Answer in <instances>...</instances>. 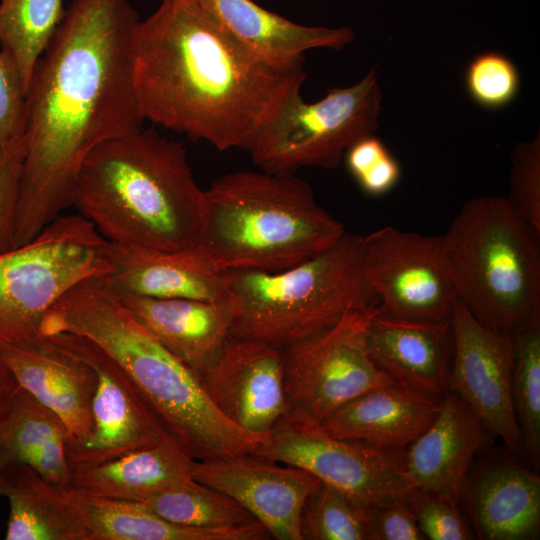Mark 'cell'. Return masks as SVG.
<instances>
[{
	"label": "cell",
	"mask_w": 540,
	"mask_h": 540,
	"mask_svg": "<svg viewBox=\"0 0 540 540\" xmlns=\"http://www.w3.org/2000/svg\"><path fill=\"white\" fill-rule=\"evenodd\" d=\"M86 540H261L269 533L259 522L231 529H203L171 523L128 500L97 496L69 486Z\"/></svg>",
	"instance_id": "cell-27"
},
{
	"label": "cell",
	"mask_w": 540,
	"mask_h": 540,
	"mask_svg": "<svg viewBox=\"0 0 540 540\" xmlns=\"http://www.w3.org/2000/svg\"><path fill=\"white\" fill-rule=\"evenodd\" d=\"M441 401L395 381L355 397L319 424L339 439L406 449L434 421Z\"/></svg>",
	"instance_id": "cell-22"
},
{
	"label": "cell",
	"mask_w": 540,
	"mask_h": 540,
	"mask_svg": "<svg viewBox=\"0 0 540 540\" xmlns=\"http://www.w3.org/2000/svg\"><path fill=\"white\" fill-rule=\"evenodd\" d=\"M68 438L63 420L20 387L11 410L0 425V446L9 461L26 464L49 482L68 487Z\"/></svg>",
	"instance_id": "cell-28"
},
{
	"label": "cell",
	"mask_w": 540,
	"mask_h": 540,
	"mask_svg": "<svg viewBox=\"0 0 540 540\" xmlns=\"http://www.w3.org/2000/svg\"><path fill=\"white\" fill-rule=\"evenodd\" d=\"M475 535L484 540H535L540 533V477L510 458L493 456L468 488Z\"/></svg>",
	"instance_id": "cell-24"
},
{
	"label": "cell",
	"mask_w": 540,
	"mask_h": 540,
	"mask_svg": "<svg viewBox=\"0 0 540 540\" xmlns=\"http://www.w3.org/2000/svg\"><path fill=\"white\" fill-rule=\"evenodd\" d=\"M362 240L364 271L380 314L414 321L451 317L457 297L443 235L384 226Z\"/></svg>",
	"instance_id": "cell-12"
},
{
	"label": "cell",
	"mask_w": 540,
	"mask_h": 540,
	"mask_svg": "<svg viewBox=\"0 0 540 540\" xmlns=\"http://www.w3.org/2000/svg\"><path fill=\"white\" fill-rule=\"evenodd\" d=\"M417 525L430 540H468L473 533L458 503L425 490L414 488L406 496Z\"/></svg>",
	"instance_id": "cell-35"
},
{
	"label": "cell",
	"mask_w": 540,
	"mask_h": 540,
	"mask_svg": "<svg viewBox=\"0 0 540 540\" xmlns=\"http://www.w3.org/2000/svg\"><path fill=\"white\" fill-rule=\"evenodd\" d=\"M510 191L513 209L540 232V142L519 143L512 153Z\"/></svg>",
	"instance_id": "cell-36"
},
{
	"label": "cell",
	"mask_w": 540,
	"mask_h": 540,
	"mask_svg": "<svg viewBox=\"0 0 540 540\" xmlns=\"http://www.w3.org/2000/svg\"><path fill=\"white\" fill-rule=\"evenodd\" d=\"M47 337L84 360L97 377L92 430L86 438L66 444L70 470L118 459L170 436L127 373L102 348L78 334Z\"/></svg>",
	"instance_id": "cell-13"
},
{
	"label": "cell",
	"mask_w": 540,
	"mask_h": 540,
	"mask_svg": "<svg viewBox=\"0 0 540 540\" xmlns=\"http://www.w3.org/2000/svg\"><path fill=\"white\" fill-rule=\"evenodd\" d=\"M129 0H73L26 92V155L16 246L71 206L79 169L98 145L143 128L134 89Z\"/></svg>",
	"instance_id": "cell-1"
},
{
	"label": "cell",
	"mask_w": 540,
	"mask_h": 540,
	"mask_svg": "<svg viewBox=\"0 0 540 540\" xmlns=\"http://www.w3.org/2000/svg\"><path fill=\"white\" fill-rule=\"evenodd\" d=\"M377 307L352 311L282 350L290 409L320 423L355 397L395 382L375 365L366 348V327Z\"/></svg>",
	"instance_id": "cell-11"
},
{
	"label": "cell",
	"mask_w": 540,
	"mask_h": 540,
	"mask_svg": "<svg viewBox=\"0 0 540 540\" xmlns=\"http://www.w3.org/2000/svg\"><path fill=\"white\" fill-rule=\"evenodd\" d=\"M193 459L171 436L118 459L70 470L69 486L112 499L140 502L193 478Z\"/></svg>",
	"instance_id": "cell-26"
},
{
	"label": "cell",
	"mask_w": 540,
	"mask_h": 540,
	"mask_svg": "<svg viewBox=\"0 0 540 540\" xmlns=\"http://www.w3.org/2000/svg\"><path fill=\"white\" fill-rule=\"evenodd\" d=\"M134 318L196 375L203 372L230 339L234 306L229 298L119 296Z\"/></svg>",
	"instance_id": "cell-23"
},
{
	"label": "cell",
	"mask_w": 540,
	"mask_h": 540,
	"mask_svg": "<svg viewBox=\"0 0 540 540\" xmlns=\"http://www.w3.org/2000/svg\"><path fill=\"white\" fill-rule=\"evenodd\" d=\"M457 299L511 332L540 309V232L503 196L468 200L443 235Z\"/></svg>",
	"instance_id": "cell-7"
},
{
	"label": "cell",
	"mask_w": 540,
	"mask_h": 540,
	"mask_svg": "<svg viewBox=\"0 0 540 540\" xmlns=\"http://www.w3.org/2000/svg\"><path fill=\"white\" fill-rule=\"evenodd\" d=\"M134 89L142 118L220 151H249L303 69L282 72L187 0H160L134 32Z\"/></svg>",
	"instance_id": "cell-2"
},
{
	"label": "cell",
	"mask_w": 540,
	"mask_h": 540,
	"mask_svg": "<svg viewBox=\"0 0 540 540\" xmlns=\"http://www.w3.org/2000/svg\"><path fill=\"white\" fill-rule=\"evenodd\" d=\"M25 155V132L0 145V254L16 247V220Z\"/></svg>",
	"instance_id": "cell-37"
},
{
	"label": "cell",
	"mask_w": 540,
	"mask_h": 540,
	"mask_svg": "<svg viewBox=\"0 0 540 540\" xmlns=\"http://www.w3.org/2000/svg\"><path fill=\"white\" fill-rule=\"evenodd\" d=\"M204 17L282 72L303 69L304 53L340 50L355 39L349 27L305 26L252 0H187Z\"/></svg>",
	"instance_id": "cell-17"
},
{
	"label": "cell",
	"mask_w": 540,
	"mask_h": 540,
	"mask_svg": "<svg viewBox=\"0 0 540 540\" xmlns=\"http://www.w3.org/2000/svg\"><path fill=\"white\" fill-rule=\"evenodd\" d=\"M363 257L362 236L345 232L324 251L281 271H224L234 306L231 337L283 350L352 311L378 306Z\"/></svg>",
	"instance_id": "cell-6"
},
{
	"label": "cell",
	"mask_w": 540,
	"mask_h": 540,
	"mask_svg": "<svg viewBox=\"0 0 540 540\" xmlns=\"http://www.w3.org/2000/svg\"><path fill=\"white\" fill-rule=\"evenodd\" d=\"M300 531L302 540H368L366 509L320 481L305 501Z\"/></svg>",
	"instance_id": "cell-32"
},
{
	"label": "cell",
	"mask_w": 540,
	"mask_h": 540,
	"mask_svg": "<svg viewBox=\"0 0 540 540\" xmlns=\"http://www.w3.org/2000/svg\"><path fill=\"white\" fill-rule=\"evenodd\" d=\"M489 434L467 404L447 392L434 421L405 450L406 472L413 489L458 503L471 464L487 446Z\"/></svg>",
	"instance_id": "cell-18"
},
{
	"label": "cell",
	"mask_w": 540,
	"mask_h": 540,
	"mask_svg": "<svg viewBox=\"0 0 540 540\" xmlns=\"http://www.w3.org/2000/svg\"><path fill=\"white\" fill-rule=\"evenodd\" d=\"M108 242L165 251L198 247L206 211L182 143L141 128L83 161L71 206Z\"/></svg>",
	"instance_id": "cell-4"
},
{
	"label": "cell",
	"mask_w": 540,
	"mask_h": 540,
	"mask_svg": "<svg viewBox=\"0 0 540 540\" xmlns=\"http://www.w3.org/2000/svg\"><path fill=\"white\" fill-rule=\"evenodd\" d=\"M197 376L218 410L249 432L266 434L289 411L282 350L265 342L230 337Z\"/></svg>",
	"instance_id": "cell-15"
},
{
	"label": "cell",
	"mask_w": 540,
	"mask_h": 540,
	"mask_svg": "<svg viewBox=\"0 0 540 540\" xmlns=\"http://www.w3.org/2000/svg\"><path fill=\"white\" fill-rule=\"evenodd\" d=\"M64 0H0V45L15 59L27 92L34 68L66 12Z\"/></svg>",
	"instance_id": "cell-30"
},
{
	"label": "cell",
	"mask_w": 540,
	"mask_h": 540,
	"mask_svg": "<svg viewBox=\"0 0 540 540\" xmlns=\"http://www.w3.org/2000/svg\"><path fill=\"white\" fill-rule=\"evenodd\" d=\"M513 338L512 398L523 452L540 467V309L516 327Z\"/></svg>",
	"instance_id": "cell-31"
},
{
	"label": "cell",
	"mask_w": 540,
	"mask_h": 540,
	"mask_svg": "<svg viewBox=\"0 0 540 540\" xmlns=\"http://www.w3.org/2000/svg\"><path fill=\"white\" fill-rule=\"evenodd\" d=\"M450 320L453 353L448 392L461 398L490 434L509 449L522 451L512 398V333L481 324L458 299Z\"/></svg>",
	"instance_id": "cell-14"
},
{
	"label": "cell",
	"mask_w": 540,
	"mask_h": 540,
	"mask_svg": "<svg viewBox=\"0 0 540 540\" xmlns=\"http://www.w3.org/2000/svg\"><path fill=\"white\" fill-rule=\"evenodd\" d=\"M464 85L479 107L498 110L509 105L520 89V74L514 62L497 51L475 55L468 63Z\"/></svg>",
	"instance_id": "cell-33"
},
{
	"label": "cell",
	"mask_w": 540,
	"mask_h": 540,
	"mask_svg": "<svg viewBox=\"0 0 540 540\" xmlns=\"http://www.w3.org/2000/svg\"><path fill=\"white\" fill-rule=\"evenodd\" d=\"M108 241L80 214L60 215L0 254V350L43 339V319L80 281L109 273Z\"/></svg>",
	"instance_id": "cell-8"
},
{
	"label": "cell",
	"mask_w": 540,
	"mask_h": 540,
	"mask_svg": "<svg viewBox=\"0 0 540 540\" xmlns=\"http://www.w3.org/2000/svg\"><path fill=\"white\" fill-rule=\"evenodd\" d=\"M10 461L3 450V448L0 446V471L3 469V467L8 464Z\"/></svg>",
	"instance_id": "cell-41"
},
{
	"label": "cell",
	"mask_w": 540,
	"mask_h": 540,
	"mask_svg": "<svg viewBox=\"0 0 540 540\" xmlns=\"http://www.w3.org/2000/svg\"><path fill=\"white\" fill-rule=\"evenodd\" d=\"M303 83L285 92L248 151L260 170L335 168L353 143L377 130L382 93L375 67L354 85L331 88L313 103L301 97Z\"/></svg>",
	"instance_id": "cell-9"
},
{
	"label": "cell",
	"mask_w": 540,
	"mask_h": 540,
	"mask_svg": "<svg viewBox=\"0 0 540 540\" xmlns=\"http://www.w3.org/2000/svg\"><path fill=\"white\" fill-rule=\"evenodd\" d=\"M405 450L333 437L319 423L289 408L252 455L301 468L368 509L405 498L413 489Z\"/></svg>",
	"instance_id": "cell-10"
},
{
	"label": "cell",
	"mask_w": 540,
	"mask_h": 540,
	"mask_svg": "<svg viewBox=\"0 0 540 540\" xmlns=\"http://www.w3.org/2000/svg\"><path fill=\"white\" fill-rule=\"evenodd\" d=\"M0 358L22 389L63 420L68 441L90 434L97 377L89 364L47 336L28 347L2 349Z\"/></svg>",
	"instance_id": "cell-19"
},
{
	"label": "cell",
	"mask_w": 540,
	"mask_h": 540,
	"mask_svg": "<svg viewBox=\"0 0 540 540\" xmlns=\"http://www.w3.org/2000/svg\"><path fill=\"white\" fill-rule=\"evenodd\" d=\"M20 386L0 358V425L11 410Z\"/></svg>",
	"instance_id": "cell-40"
},
{
	"label": "cell",
	"mask_w": 540,
	"mask_h": 540,
	"mask_svg": "<svg viewBox=\"0 0 540 540\" xmlns=\"http://www.w3.org/2000/svg\"><path fill=\"white\" fill-rule=\"evenodd\" d=\"M82 335L130 377L168 435L195 460L252 454L265 434L249 432L222 414L199 377L167 350L123 305L107 274L86 278L46 313L41 334Z\"/></svg>",
	"instance_id": "cell-3"
},
{
	"label": "cell",
	"mask_w": 540,
	"mask_h": 540,
	"mask_svg": "<svg viewBox=\"0 0 540 540\" xmlns=\"http://www.w3.org/2000/svg\"><path fill=\"white\" fill-rule=\"evenodd\" d=\"M108 281L119 295L206 301L230 296L228 278L195 248L165 251L108 242Z\"/></svg>",
	"instance_id": "cell-20"
},
{
	"label": "cell",
	"mask_w": 540,
	"mask_h": 540,
	"mask_svg": "<svg viewBox=\"0 0 540 540\" xmlns=\"http://www.w3.org/2000/svg\"><path fill=\"white\" fill-rule=\"evenodd\" d=\"M0 497L9 505L6 540H86L69 486L49 482L32 467L6 464L0 471Z\"/></svg>",
	"instance_id": "cell-25"
},
{
	"label": "cell",
	"mask_w": 540,
	"mask_h": 540,
	"mask_svg": "<svg viewBox=\"0 0 540 540\" xmlns=\"http://www.w3.org/2000/svg\"><path fill=\"white\" fill-rule=\"evenodd\" d=\"M193 478L234 499L279 540H302V510L320 483L301 468L252 454L196 460Z\"/></svg>",
	"instance_id": "cell-16"
},
{
	"label": "cell",
	"mask_w": 540,
	"mask_h": 540,
	"mask_svg": "<svg viewBox=\"0 0 540 540\" xmlns=\"http://www.w3.org/2000/svg\"><path fill=\"white\" fill-rule=\"evenodd\" d=\"M367 352L395 381L431 396L448 392L453 353L451 320L414 321L379 313L366 327Z\"/></svg>",
	"instance_id": "cell-21"
},
{
	"label": "cell",
	"mask_w": 540,
	"mask_h": 540,
	"mask_svg": "<svg viewBox=\"0 0 540 540\" xmlns=\"http://www.w3.org/2000/svg\"><path fill=\"white\" fill-rule=\"evenodd\" d=\"M346 167L360 188L372 196L391 191L399 182L401 167L374 134L353 143L344 155Z\"/></svg>",
	"instance_id": "cell-34"
},
{
	"label": "cell",
	"mask_w": 540,
	"mask_h": 540,
	"mask_svg": "<svg viewBox=\"0 0 540 540\" xmlns=\"http://www.w3.org/2000/svg\"><path fill=\"white\" fill-rule=\"evenodd\" d=\"M368 540H423L405 498H394L366 509Z\"/></svg>",
	"instance_id": "cell-39"
},
{
	"label": "cell",
	"mask_w": 540,
	"mask_h": 540,
	"mask_svg": "<svg viewBox=\"0 0 540 540\" xmlns=\"http://www.w3.org/2000/svg\"><path fill=\"white\" fill-rule=\"evenodd\" d=\"M175 524L203 529H231L257 521L223 492L190 478L138 502Z\"/></svg>",
	"instance_id": "cell-29"
},
{
	"label": "cell",
	"mask_w": 540,
	"mask_h": 540,
	"mask_svg": "<svg viewBox=\"0 0 540 540\" xmlns=\"http://www.w3.org/2000/svg\"><path fill=\"white\" fill-rule=\"evenodd\" d=\"M197 249L218 271H281L334 244L344 225L316 201L295 174L241 170L205 190Z\"/></svg>",
	"instance_id": "cell-5"
},
{
	"label": "cell",
	"mask_w": 540,
	"mask_h": 540,
	"mask_svg": "<svg viewBox=\"0 0 540 540\" xmlns=\"http://www.w3.org/2000/svg\"><path fill=\"white\" fill-rule=\"evenodd\" d=\"M26 90L15 59L0 50V145L25 132Z\"/></svg>",
	"instance_id": "cell-38"
}]
</instances>
